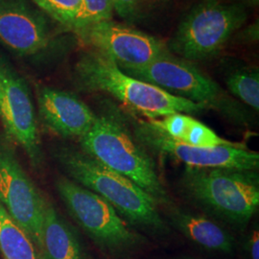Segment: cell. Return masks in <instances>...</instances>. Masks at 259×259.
<instances>
[{
	"label": "cell",
	"instance_id": "cell-13",
	"mask_svg": "<svg viewBox=\"0 0 259 259\" xmlns=\"http://www.w3.org/2000/svg\"><path fill=\"white\" fill-rule=\"evenodd\" d=\"M39 115L45 125L64 138L85 135L95 121L91 108L72 93L44 87L37 92Z\"/></svg>",
	"mask_w": 259,
	"mask_h": 259
},
{
	"label": "cell",
	"instance_id": "cell-10",
	"mask_svg": "<svg viewBox=\"0 0 259 259\" xmlns=\"http://www.w3.org/2000/svg\"><path fill=\"white\" fill-rule=\"evenodd\" d=\"M83 42L110 57L121 69L139 68L170 54L157 37L111 20L77 31Z\"/></svg>",
	"mask_w": 259,
	"mask_h": 259
},
{
	"label": "cell",
	"instance_id": "cell-4",
	"mask_svg": "<svg viewBox=\"0 0 259 259\" xmlns=\"http://www.w3.org/2000/svg\"><path fill=\"white\" fill-rule=\"evenodd\" d=\"M183 185L197 202L238 226L250 222L258 208L257 170L187 167Z\"/></svg>",
	"mask_w": 259,
	"mask_h": 259
},
{
	"label": "cell",
	"instance_id": "cell-3",
	"mask_svg": "<svg viewBox=\"0 0 259 259\" xmlns=\"http://www.w3.org/2000/svg\"><path fill=\"white\" fill-rule=\"evenodd\" d=\"M54 156L73 182L102 197L131 224L161 233L166 231L157 201L129 179L71 147H58Z\"/></svg>",
	"mask_w": 259,
	"mask_h": 259
},
{
	"label": "cell",
	"instance_id": "cell-16",
	"mask_svg": "<svg viewBox=\"0 0 259 259\" xmlns=\"http://www.w3.org/2000/svg\"><path fill=\"white\" fill-rule=\"evenodd\" d=\"M174 222L187 238L204 249L222 252L233 250L234 240L232 235L207 218L177 212Z\"/></svg>",
	"mask_w": 259,
	"mask_h": 259
},
{
	"label": "cell",
	"instance_id": "cell-8",
	"mask_svg": "<svg viewBox=\"0 0 259 259\" xmlns=\"http://www.w3.org/2000/svg\"><path fill=\"white\" fill-rule=\"evenodd\" d=\"M0 202L42 252V225L47 200L21 166L8 139L1 137Z\"/></svg>",
	"mask_w": 259,
	"mask_h": 259
},
{
	"label": "cell",
	"instance_id": "cell-14",
	"mask_svg": "<svg viewBox=\"0 0 259 259\" xmlns=\"http://www.w3.org/2000/svg\"><path fill=\"white\" fill-rule=\"evenodd\" d=\"M149 124L168 138L188 145L215 147L237 145L218 136L212 129L187 113L176 112L161 118L148 119Z\"/></svg>",
	"mask_w": 259,
	"mask_h": 259
},
{
	"label": "cell",
	"instance_id": "cell-5",
	"mask_svg": "<svg viewBox=\"0 0 259 259\" xmlns=\"http://www.w3.org/2000/svg\"><path fill=\"white\" fill-rule=\"evenodd\" d=\"M248 19L239 3L205 0L185 16L169 48L185 61H203L217 55Z\"/></svg>",
	"mask_w": 259,
	"mask_h": 259
},
{
	"label": "cell",
	"instance_id": "cell-20",
	"mask_svg": "<svg viewBox=\"0 0 259 259\" xmlns=\"http://www.w3.org/2000/svg\"><path fill=\"white\" fill-rule=\"evenodd\" d=\"M37 6L58 22L70 27L80 0H33Z\"/></svg>",
	"mask_w": 259,
	"mask_h": 259
},
{
	"label": "cell",
	"instance_id": "cell-17",
	"mask_svg": "<svg viewBox=\"0 0 259 259\" xmlns=\"http://www.w3.org/2000/svg\"><path fill=\"white\" fill-rule=\"evenodd\" d=\"M0 252L3 259H47L1 202Z\"/></svg>",
	"mask_w": 259,
	"mask_h": 259
},
{
	"label": "cell",
	"instance_id": "cell-6",
	"mask_svg": "<svg viewBox=\"0 0 259 259\" xmlns=\"http://www.w3.org/2000/svg\"><path fill=\"white\" fill-rule=\"evenodd\" d=\"M56 187L76 222L103 250L125 253L145 240L99 195L66 178H60Z\"/></svg>",
	"mask_w": 259,
	"mask_h": 259
},
{
	"label": "cell",
	"instance_id": "cell-19",
	"mask_svg": "<svg viewBox=\"0 0 259 259\" xmlns=\"http://www.w3.org/2000/svg\"><path fill=\"white\" fill-rule=\"evenodd\" d=\"M112 0H80L70 27L76 32L106 20H111L113 15Z\"/></svg>",
	"mask_w": 259,
	"mask_h": 259
},
{
	"label": "cell",
	"instance_id": "cell-11",
	"mask_svg": "<svg viewBox=\"0 0 259 259\" xmlns=\"http://www.w3.org/2000/svg\"><path fill=\"white\" fill-rule=\"evenodd\" d=\"M0 119L6 136L26 153L32 165L42 164L44 155L34 106L27 83L12 67L0 62Z\"/></svg>",
	"mask_w": 259,
	"mask_h": 259
},
{
	"label": "cell",
	"instance_id": "cell-22",
	"mask_svg": "<svg viewBox=\"0 0 259 259\" xmlns=\"http://www.w3.org/2000/svg\"><path fill=\"white\" fill-rule=\"evenodd\" d=\"M249 246H250V258L259 259V232L257 230L252 232Z\"/></svg>",
	"mask_w": 259,
	"mask_h": 259
},
{
	"label": "cell",
	"instance_id": "cell-1",
	"mask_svg": "<svg viewBox=\"0 0 259 259\" xmlns=\"http://www.w3.org/2000/svg\"><path fill=\"white\" fill-rule=\"evenodd\" d=\"M75 83L83 92L107 93L148 119L176 112L199 113L206 108L126 74L110 57L97 50L84 52L74 67Z\"/></svg>",
	"mask_w": 259,
	"mask_h": 259
},
{
	"label": "cell",
	"instance_id": "cell-21",
	"mask_svg": "<svg viewBox=\"0 0 259 259\" xmlns=\"http://www.w3.org/2000/svg\"><path fill=\"white\" fill-rule=\"evenodd\" d=\"M140 0H112L114 12L124 20H134L137 17Z\"/></svg>",
	"mask_w": 259,
	"mask_h": 259
},
{
	"label": "cell",
	"instance_id": "cell-23",
	"mask_svg": "<svg viewBox=\"0 0 259 259\" xmlns=\"http://www.w3.org/2000/svg\"><path fill=\"white\" fill-rule=\"evenodd\" d=\"M240 1H245V2H250V3H252V4H255V3H257V2H258V0H240Z\"/></svg>",
	"mask_w": 259,
	"mask_h": 259
},
{
	"label": "cell",
	"instance_id": "cell-18",
	"mask_svg": "<svg viewBox=\"0 0 259 259\" xmlns=\"http://www.w3.org/2000/svg\"><path fill=\"white\" fill-rule=\"evenodd\" d=\"M229 92L240 101L259 110V71L257 67L243 66L231 71L226 78Z\"/></svg>",
	"mask_w": 259,
	"mask_h": 259
},
{
	"label": "cell",
	"instance_id": "cell-7",
	"mask_svg": "<svg viewBox=\"0 0 259 259\" xmlns=\"http://www.w3.org/2000/svg\"><path fill=\"white\" fill-rule=\"evenodd\" d=\"M126 74L152 83L167 93L214 109L232 119H243L241 106L222 88L190 62L171 54L139 68L122 69Z\"/></svg>",
	"mask_w": 259,
	"mask_h": 259
},
{
	"label": "cell",
	"instance_id": "cell-2",
	"mask_svg": "<svg viewBox=\"0 0 259 259\" xmlns=\"http://www.w3.org/2000/svg\"><path fill=\"white\" fill-rule=\"evenodd\" d=\"M121 116L120 112L113 110L96 115L92 128L80 139L82 151L104 166L129 179L151 195L157 204H170L154 160L134 139Z\"/></svg>",
	"mask_w": 259,
	"mask_h": 259
},
{
	"label": "cell",
	"instance_id": "cell-12",
	"mask_svg": "<svg viewBox=\"0 0 259 259\" xmlns=\"http://www.w3.org/2000/svg\"><path fill=\"white\" fill-rule=\"evenodd\" d=\"M0 41L21 57L37 54L49 41L47 20L24 0H0Z\"/></svg>",
	"mask_w": 259,
	"mask_h": 259
},
{
	"label": "cell",
	"instance_id": "cell-15",
	"mask_svg": "<svg viewBox=\"0 0 259 259\" xmlns=\"http://www.w3.org/2000/svg\"><path fill=\"white\" fill-rule=\"evenodd\" d=\"M42 252L47 259H85L76 233L47 201L44 213Z\"/></svg>",
	"mask_w": 259,
	"mask_h": 259
},
{
	"label": "cell",
	"instance_id": "cell-9",
	"mask_svg": "<svg viewBox=\"0 0 259 259\" xmlns=\"http://www.w3.org/2000/svg\"><path fill=\"white\" fill-rule=\"evenodd\" d=\"M135 134L139 143L159 155L173 157L194 168H228L240 170H257L259 154L245 145H222L201 147L188 145L168 138L153 128L148 122L138 123Z\"/></svg>",
	"mask_w": 259,
	"mask_h": 259
},
{
	"label": "cell",
	"instance_id": "cell-24",
	"mask_svg": "<svg viewBox=\"0 0 259 259\" xmlns=\"http://www.w3.org/2000/svg\"><path fill=\"white\" fill-rule=\"evenodd\" d=\"M0 87H1V83H0Z\"/></svg>",
	"mask_w": 259,
	"mask_h": 259
}]
</instances>
